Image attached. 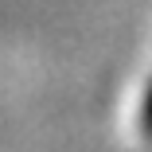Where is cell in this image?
I'll return each mask as SVG.
<instances>
[{
  "label": "cell",
  "instance_id": "1",
  "mask_svg": "<svg viewBox=\"0 0 152 152\" xmlns=\"http://www.w3.org/2000/svg\"><path fill=\"white\" fill-rule=\"evenodd\" d=\"M133 125L144 140H152V70L137 82V94H133Z\"/></svg>",
  "mask_w": 152,
  "mask_h": 152
}]
</instances>
